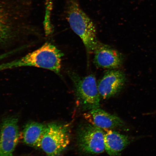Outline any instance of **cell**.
Returning a JSON list of instances; mask_svg holds the SVG:
<instances>
[{
    "instance_id": "cell-9",
    "label": "cell",
    "mask_w": 156,
    "mask_h": 156,
    "mask_svg": "<svg viewBox=\"0 0 156 156\" xmlns=\"http://www.w3.org/2000/svg\"><path fill=\"white\" fill-rule=\"evenodd\" d=\"M94 53V62L98 67L115 69L122 64L123 59L122 54L107 45L99 43Z\"/></svg>"
},
{
    "instance_id": "cell-3",
    "label": "cell",
    "mask_w": 156,
    "mask_h": 156,
    "mask_svg": "<svg viewBox=\"0 0 156 156\" xmlns=\"http://www.w3.org/2000/svg\"><path fill=\"white\" fill-rule=\"evenodd\" d=\"M30 13L27 0H0V44L9 41L16 23L27 18Z\"/></svg>"
},
{
    "instance_id": "cell-11",
    "label": "cell",
    "mask_w": 156,
    "mask_h": 156,
    "mask_svg": "<svg viewBox=\"0 0 156 156\" xmlns=\"http://www.w3.org/2000/svg\"><path fill=\"white\" fill-rule=\"evenodd\" d=\"M130 142L127 136L118 132L109 130L105 133V151L110 156H119Z\"/></svg>"
},
{
    "instance_id": "cell-1",
    "label": "cell",
    "mask_w": 156,
    "mask_h": 156,
    "mask_svg": "<svg viewBox=\"0 0 156 156\" xmlns=\"http://www.w3.org/2000/svg\"><path fill=\"white\" fill-rule=\"evenodd\" d=\"M63 54L50 42L14 61L0 64V71L23 67H33L50 70L59 74Z\"/></svg>"
},
{
    "instance_id": "cell-4",
    "label": "cell",
    "mask_w": 156,
    "mask_h": 156,
    "mask_svg": "<svg viewBox=\"0 0 156 156\" xmlns=\"http://www.w3.org/2000/svg\"><path fill=\"white\" fill-rule=\"evenodd\" d=\"M70 142L69 126L52 123L46 125L40 148L48 156H58L67 148Z\"/></svg>"
},
{
    "instance_id": "cell-12",
    "label": "cell",
    "mask_w": 156,
    "mask_h": 156,
    "mask_svg": "<svg viewBox=\"0 0 156 156\" xmlns=\"http://www.w3.org/2000/svg\"><path fill=\"white\" fill-rule=\"evenodd\" d=\"M46 126L38 122H29L25 126L23 131L24 143L31 147L40 148L41 142Z\"/></svg>"
},
{
    "instance_id": "cell-2",
    "label": "cell",
    "mask_w": 156,
    "mask_h": 156,
    "mask_svg": "<svg viewBox=\"0 0 156 156\" xmlns=\"http://www.w3.org/2000/svg\"><path fill=\"white\" fill-rule=\"evenodd\" d=\"M65 10L72 30L81 39L87 52L94 53L99 43L94 23L81 8L78 0H66Z\"/></svg>"
},
{
    "instance_id": "cell-5",
    "label": "cell",
    "mask_w": 156,
    "mask_h": 156,
    "mask_svg": "<svg viewBox=\"0 0 156 156\" xmlns=\"http://www.w3.org/2000/svg\"><path fill=\"white\" fill-rule=\"evenodd\" d=\"M73 81L78 102L85 110L99 108L101 97L96 79L93 75L84 77L74 73L70 75Z\"/></svg>"
},
{
    "instance_id": "cell-7",
    "label": "cell",
    "mask_w": 156,
    "mask_h": 156,
    "mask_svg": "<svg viewBox=\"0 0 156 156\" xmlns=\"http://www.w3.org/2000/svg\"><path fill=\"white\" fill-rule=\"evenodd\" d=\"M18 120L16 117H8L0 128V156H12L18 143L19 132Z\"/></svg>"
},
{
    "instance_id": "cell-10",
    "label": "cell",
    "mask_w": 156,
    "mask_h": 156,
    "mask_svg": "<svg viewBox=\"0 0 156 156\" xmlns=\"http://www.w3.org/2000/svg\"><path fill=\"white\" fill-rule=\"evenodd\" d=\"M84 116L89 123L101 129H111L124 125V122L119 117L99 108L90 110Z\"/></svg>"
},
{
    "instance_id": "cell-8",
    "label": "cell",
    "mask_w": 156,
    "mask_h": 156,
    "mask_svg": "<svg viewBox=\"0 0 156 156\" xmlns=\"http://www.w3.org/2000/svg\"><path fill=\"white\" fill-rule=\"evenodd\" d=\"M126 82V76L120 70L107 72L98 84L101 98L107 99L114 96L122 90Z\"/></svg>"
},
{
    "instance_id": "cell-13",
    "label": "cell",
    "mask_w": 156,
    "mask_h": 156,
    "mask_svg": "<svg viewBox=\"0 0 156 156\" xmlns=\"http://www.w3.org/2000/svg\"><path fill=\"white\" fill-rule=\"evenodd\" d=\"M9 54L8 53H6L5 54H3V55H0V60L3 59V58L6 57L7 56H8Z\"/></svg>"
},
{
    "instance_id": "cell-6",
    "label": "cell",
    "mask_w": 156,
    "mask_h": 156,
    "mask_svg": "<svg viewBox=\"0 0 156 156\" xmlns=\"http://www.w3.org/2000/svg\"><path fill=\"white\" fill-rule=\"evenodd\" d=\"M105 134L102 129L89 123L81 125L77 133V143L80 151L89 154L103 153L105 151Z\"/></svg>"
}]
</instances>
